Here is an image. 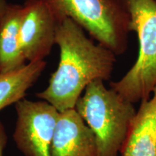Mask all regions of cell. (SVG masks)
Here are the masks:
<instances>
[{"instance_id":"cell-10","label":"cell","mask_w":156,"mask_h":156,"mask_svg":"<svg viewBox=\"0 0 156 156\" xmlns=\"http://www.w3.org/2000/svg\"><path fill=\"white\" fill-rule=\"evenodd\" d=\"M46 66L44 60L29 62L20 69L0 75V111L25 98Z\"/></svg>"},{"instance_id":"cell-7","label":"cell","mask_w":156,"mask_h":156,"mask_svg":"<svg viewBox=\"0 0 156 156\" xmlns=\"http://www.w3.org/2000/svg\"><path fill=\"white\" fill-rule=\"evenodd\" d=\"M51 156H99L95 134L75 108L59 112Z\"/></svg>"},{"instance_id":"cell-3","label":"cell","mask_w":156,"mask_h":156,"mask_svg":"<svg viewBox=\"0 0 156 156\" xmlns=\"http://www.w3.org/2000/svg\"><path fill=\"white\" fill-rule=\"evenodd\" d=\"M58 23L70 18L116 55L128 48L129 14L121 0H40Z\"/></svg>"},{"instance_id":"cell-1","label":"cell","mask_w":156,"mask_h":156,"mask_svg":"<svg viewBox=\"0 0 156 156\" xmlns=\"http://www.w3.org/2000/svg\"><path fill=\"white\" fill-rule=\"evenodd\" d=\"M55 42L60 48L58 66L48 87L36 96L63 112L75 108L90 83L110 79L116 55L102 45L95 44L70 18L58 23Z\"/></svg>"},{"instance_id":"cell-11","label":"cell","mask_w":156,"mask_h":156,"mask_svg":"<svg viewBox=\"0 0 156 156\" xmlns=\"http://www.w3.org/2000/svg\"><path fill=\"white\" fill-rule=\"evenodd\" d=\"M7 142V136L5 128L0 121V156H3V151Z\"/></svg>"},{"instance_id":"cell-13","label":"cell","mask_w":156,"mask_h":156,"mask_svg":"<svg viewBox=\"0 0 156 156\" xmlns=\"http://www.w3.org/2000/svg\"><path fill=\"white\" fill-rule=\"evenodd\" d=\"M154 1H155V2H156V0H154Z\"/></svg>"},{"instance_id":"cell-6","label":"cell","mask_w":156,"mask_h":156,"mask_svg":"<svg viewBox=\"0 0 156 156\" xmlns=\"http://www.w3.org/2000/svg\"><path fill=\"white\" fill-rule=\"evenodd\" d=\"M58 22L48 5L40 0H25L20 25V42L29 62L43 61L56 44Z\"/></svg>"},{"instance_id":"cell-4","label":"cell","mask_w":156,"mask_h":156,"mask_svg":"<svg viewBox=\"0 0 156 156\" xmlns=\"http://www.w3.org/2000/svg\"><path fill=\"white\" fill-rule=\"evenodd\" d=\"M130 16L131 31L136 34V61L122 79L111 82V88L135 103L147 100L156 86V2L154 0H121Z\"/></svg>"},{"instance_id":"cell-12","label":"cell","mask_w":156,"mask_h":156,"mask_svg":"<svg viewBox=\"0 0 156 156\" xmlns=\"http://www.w3.org/2000/svg\"><path fill=\"white\" fill-rule=\"evenodd\" d=\"M8 5L9 4L7 2L6 0H0V18L5 14Z\"/></svg>"},{"instance_id":"cell-9","label":"cell","mask_w":156,"mask_h":156,"mask_svg":"<svg viewBox=\"0 0 156 156\" xmlns=\"http://www.w3.org/2000/svg\"><path fill=\"white\" fill-rule=\"evenodd\" d=\"M23 5H8L0 18V75L24 67L27 60L20 42V25Z\"/></svg>"},{"instance_id":"cell-2","label":"cell","mask_w":156,"mask_h":156,"mask_svg":"<svg viewBox=\"0 0 156 156\" xmlns=\"http://www.w3.org/2000/svg\"><path fill=\"white\" fill-rule=\"evenodd\" d=\"M75 108L94 133L99 156H118L136 113L134 103L96 80L86 87Z\"/></svg>"},{"instance_id":"cell-8","label":"cell","mask_w":156,"mask_h":156,"mask_svg":"<svg viewBox=\"0 0 156 156\" xmlns=\"http://www.w3.org/2000/svg\"><path fill=\"white\" fill-rule=\"evenodd\" d=\"M153 96L142 101L121 150L122 156H156V86Z\"/></svg>"},{"instance_id":"cell-5","label":"cell","mask_w":156,"mask_h":156,"mask_svg":"<svg viewBox=\"0 0 156 156\" xmlns=\"http://www.w3.org/2000/svg\"><path fill=\"white\" fill-rule=\"evenodd\" d=\"M16 125L13 139L25 156H51L59 112L46 101L23 98L15 103Z\"/></svg>"}]
</instances>
